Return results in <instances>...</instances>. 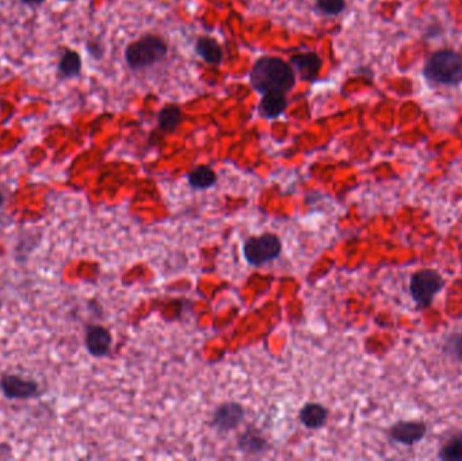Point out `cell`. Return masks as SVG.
Listing matches in <instances>:
<instances>
[{"label":"cell","instance_id":"1","mask_svg":"<svg viewBox=\"0 0 462 461\" xmlns=\"http://www.w3.org/2000/svg\"><path fill=\"white\" fill-rule=\"evenodd\" d=\"M252 87L265 95L270 92H289L295 85V71L278 57H261L250 71Z\"/></svg>","mask_w":462,"mask_h":461},{"label":"cell","instance_id":"2","mask_svg":"<svg viewBox=\"0 0 462 461\" xmlns=\"http://www.w3.org/2000/svg\"><path fill=\"white\" fill-rule=\"evenodd\" d=\"M424 78L438 85L457 87L462 84V54L452 50L442 49L432 53L424 68Z\"/></svg>","mask_w":462,"mask_h":461},{"label":"cell","instance_id":"3","mask_svg":"<svg viewBox=\"0 0 462 461\" xmlns=\"http://www.w3.org/2000/svg\"><path fill=\"white\" fill-rule=\"evenodd\" d=\"M168 54V45L157 36H144L137 41L131 42L124 50L126 63L131 69H144L165 60Z\"/></svg>","mask_w":462,"mask_h":461},{"label":"cell","instance_id":"4","mask_svg":"<svg viewBox=\"0 0 462 461\" xmlns=\"http://www.w3.org/2000/svg\"><path fill=\"white\" fill-rule=\"evenodd\" d=\"M281 251L283 243L280 237L270 232L260 236H252L242 245V253L246 262L256 268L276 260Z\"/></svg>","mask_w":462,"mask_h":461},{"label":"cell","instance_id":"5","mask_svg":"<svg viewBox=\"0 0 462 461\" xmlns=\"http://www.w3.org/2000/svg\"><path fill=\"white\" fill-rule=\"evenodd\" d=\"M445 282L439 272L431 268L417 271L410 279V293L418 310H426L432 304L434 297L441 293Z\"/></svg>","mask_w":462,"mask_h":461},{"label":"cell","instance_id":"6","mask_svg":"<svg viewBox=\"0 0 462 461\" xmlns=\"http://www.w3.org/2000/svg\"><path fill=\"white\" fill-rule=\"evenodd\" d=\"M0 390L4 398L10 401H30L41 395L37 380L16 374H3L0 377Z\"/></svg>","mask_w":462,"mask_h":461},{"label":"cell","instance_id":"7","mask_svg":"<svg viewBox=\"0 0 462 461\" xmlns=\"http://www.w3.org/2000/svg\"><path fill=\"white\" fill-rule=\"evenodd\" d=\"M84 344L87 352L96 359L107 357L111 352L113 345V335L111 332L96 324H88L85 326V335H84Z\"/></svg>","mask_w":462,"mask_h":461},{"label":"cell","instance_id":"8","mask_svg":"<svg viewBox=\"0 0 462 461\" xmlns=\"http://www.w3.org/2000/svg\"><path fill=\"white\" fill-rule=\"evenodd\" d=\"M245 407L236 402H226L219 405L211 419V427L219 433H229L236 429L245 419Z\"/></svg>","mask_w":462,"mask_h":461},{"label":"cell","instance_id":"9","mask_svg":"<svg viewBox=\"0 0 462 461\" xmlns=\"http://www.w3.org/2000/svg\"><path fill=\"white\" fill-rule=\"evenodd\" d=\"M427 434V425L421 420H399L388 430V436L392 441L412 447L421 442Z\"/></svg>","mask_w":462,"mask_h":461},{"label":"cell","instance_id":"10","mask_svg":"<svg viewBox=\"0 0 462 461\" xmlns=\"http://www.w3.org/2000/svg\"><path fill=\"white\" fill-rule=\"evenodd\" d=\"M291 64L296 68L300 78L307 82H315L322 69V58L316 53H299L291 57Z\"/></svg>","mask_w":462,"mask_h":461},{"label":"cell","instance_id":"11","mask_svg":"<svg viewBox=\"0 0 462 461\" xmlns=\"http://www.w3.org/2000/svg\"><path fill=\"white\" fill-rule=\"evenodd\" d=\"M238 448L241 452L250 456H261L270 451V445L268 440L253 429H248L238 438Z\"/></svg>","mask_w":462,"mask_h":461},{"label":"cell","instance_id":"12","mask_svg":"<svg viewBox=\"0 0 462 461\" xmlns=\"http://www.w3.org/2000/svg\"><path fill=\"white\" fill-rule=\"evenodd\" d=\"M299 419L305 427L311 430H318L327 423L329 410L327 407L316 402L306 403L299 412Z\"/></svg>","mask_w":462,"mask_h":461},{"label":"cell","instance_id":"13","mask_svg":"<svg viewBox=\"0 0 462 461\" xmlns=\"http://www.w3.org/2000/svg\"><path fill=\"white\" fill-rule=\"evenodd\" d=\"M287 106H288V100H287L285 93L270 92V93L263 95L258 110L264 118L276 120L287 110Z\"/></svg>","mask_w":462,"mask_h":461},{"label":"cell","instance_id":"14","mask_svg":"<svg viewBox=\"0 0 462 461\" xmlns=\"http://www.w3.org/2000/svg\"><path fill=\"white\" fill-rule=\"evenodd\" d=\"M196 53L211 65H218L223 60V49L219 42L211 37H200L196 41Z\"/></svg>","mask_w":462,"mask_h":461},{"label":"cell","instance_id":"15","mask_svg":"<svg viewBox=\"0 0 462 461\" xmlns=\"http://www.w3.org/2000/svg\"><path fill=\"white\" fill-rule=\"evenodd\" d=\"M218 177L212 168L200 166L188 173V184L195 190H207L217 183Z\"/></svg>","mask_w":462,"mask_h":461},{"label":"cell","instance_id":"16","mask_svg":"<svg viewBox=\"0 0 462 461\" xmlns=\"http://www.w3.org/2000/svg\"><path fill=\"white\" fill-rule=\"evenodd\" d=\"M157 120H158L160 130L170 134L177 128V126L182 124V120H183L182 110L176 104H168L161 109Z\"/></svg>","mask_w":462,"mask_h":461},{"label":"cell","instance_id":"17","mask_svg":"<svg viewBox=\"0 0 462 461\" xmlns=\"http://www.w3.org/2000/svg\"><path fill=\"white\" fill-rule=\"evenodd\" d=\"M438 459L442 461H462V433H457L442 445L438 452Z\"/></svg>","mask_w":462,"mask_h":461},{"label":"cell","instance_id":"18","mask_svg":"<svg viewBox=\"0 0 462 461\" xmlns=\"http://www.w3.org/2000/svg\"><path fill=\"white\" fill-rule=\"evenodd\" d=\"M58 71L65 78L77 76L81 71V58L76 52H67L58 64Z\"/></svg>","mask_w":462,"mask_h":461},{"label":"cell","instance_id":"19","mask_svg":"<svg viewBox=\"0 0 462 461\" xmlns=\"http://www.w3.org/2000/svg\"><path fill=\"white\" fill-rule=\"evenodd\" d=\"M443 350L452 360L462 364V333L449 335L445 342Z\"/></svg>","mask_w":462,"mask_h":461},{"label":"cell","instance_id":"20","mask_svg":"<svg viewBox=\"0 0 462 461\" xmlns=\"http://www.w3.org/2000/svg\"><path fill=\"white\" fill-rule=\"evenodd\" d=\"M346 7L345 0H316V8L324 14V15H330V16H336L340 15Z\"/></svg>","mask_w":462,"mask_h":461},{"label":"cell","instance_id":"21","mask_svg":"<svg viewBox=\"0 0 462 461\" xmlns=\"http://www.w3.org/2000/svg\"><path fill=\"white\" fill-rule=\"evenodd\" d=\"M12 448L7 442H0V460L12 459Z\"/></svg>","mask_w":462,"mask_h":461},{"label":"cell","instance_id":"22","mask_svg":"<svg viewBox=\"0 0 462 461\" xmlns=\"http://www.w3.org/2000/svg\"><path fill=\"white\" fill-rule=\"evenodd\" d=\"M22 1L29 5H38L41 3H43V0H22Z\"/></svg>","mask_w":462,"mask_h":461},{"label":"cell","instance_id":"23","mask_svg":"<svg viewBox=\"0 0 462 461\" xmlns=\"http://www.w3.org/2000/svg\"><path fill=\"white\" fill-rule=\"evenodd\" d=\"M4 202H6V196H4V194H3V191L0 190V209L3 207V205H4Z\"/></svg>","mask_w":462,"mask_h":461},{"label":"cell","instance_id":"24","mask_svg":"<svg viewBox=\"0 0 462 461\" xmlns=\"http://www.w3.org/2000/svg\"><path fill=\"white\" fill-rule=\"evenodd\" d=\"M1 307H3V303H1V299H0V310H1Z\"/></svg>","mask_w":462,"mask_h":461}]
</instances>
